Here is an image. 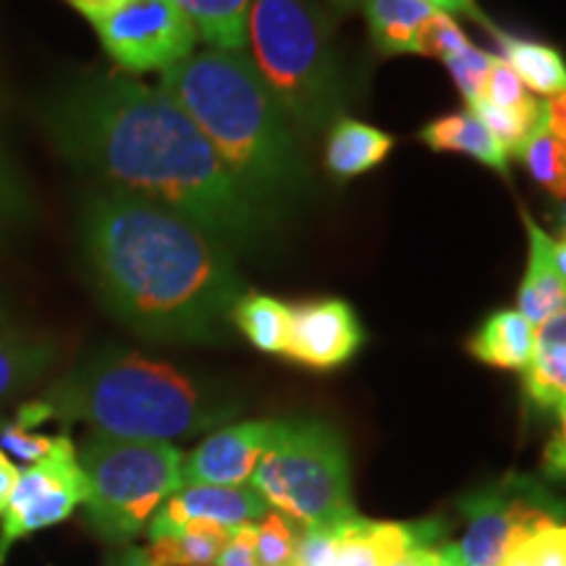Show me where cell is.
Listing matches in <instances>:
<instances>
[{
	"label": "cell",
	"instance_id": "cell-1",
	"mask_svg": "<svg viewBox=\"0 0 566 566\" xmlns=\"http://www.w3.org/2000/svg\"><path fill=\"white\" fill-rule=\"evenodd\" d=\"M45 124L71 166L181 212L229 250H252L279 223L174 97L137 76H82L51 105Z\"/></svg>",
	"mask_w": 566,
	"mask_h": 566
},
{
	"label": "cell",
	"instance_id": "cell-2",
	"mask_svg": "<svg viewBox=\"0 0 566 566\" xmlns=\"http://www.w3.org/2000/svg\"><path fill=\"white\" fill-rule=\"evenodd\" d=\"M80 231L97 294L134 334L176 344L223 338L244 279L221 239L122 189L92 195Z\"/></svg>",
	"mask_w": 566,
	"mask_h": 566
},
{
	"label": "cell",
	"instance_id": "cell-3",
	"mask_svg": "<svg viewBox=\"0 0 566 566\" xmlns=\"http://www.w3.org/2000/svg\"><path fill=\"white\" fill-rule=\"evenodd\" d=\"M233 179L279 218L310 189L300 137L244 51L192 53L160 74Z\"/></svg>",
	"mask_w": 566,
	"mask_h": 566
},
{
	"label": "cell",
	"instance_id": "cell-4",
	"mask_svg": "<svg viewBox=\"0 0 566 566\" xmlns=\"http://www.w3.org/2000/svg\"><path fill=\"white\" fill-rule=\"evenodd\" d=\"M55 420L84 422L92 433L166 441L205 433L233 415V401L192 375L139 352L90 357L48 388Z\"/></svg>",
	"mask_w": 566,
	"mask_h": 566
},
{
	"label": "cell",
	"instance_id": "cell-5",
	"mask_svg": "<svg viewBox=\"0 0 566 566\" xmlns=\"http://www.w3.org/2000/svg\"><path fill=\"white\" fill-rule=\"evenodd\" d=\"M247 42L296 137H315L342 118L346 92L334 32L313 0H252Z\"/></svg>",
	"mask_w": 566,
	"mask_h": 566
},
{
	"label": "cell",
	"instance_id": "cell-6",
	"mask_svg": "<svg viewBox=\"0 0 566 566\" xmlns=\"http://www.w3.org/2000/svg\"><path fill=\"white\" fill-rule=\"evenodd\" d=\"M250 485L300 527H334L357 516L344 438L323 420H283Z\"/></svg>",
	"mask_w": 566,
	"mask_h": 566
},
{
	"label": "cell",
	"instance_id": "cell-7",
	"mask_svg": "<svg viewBox=\"0 0 566 566\" xmlns=\"http://www.w3.org/2000/svg\"><path fill=\"white\" fill-rule=\"evenodd\" d=\"M87 522L103 541L129 543L181 488L184 454L166 441L92 433L80 451Z\"/></svg>",
	"mask_w": 566,
	"mask_h": 566
},
{
	"label": "cell",
	"instance_id": "cell-8",
	"mask_svg": "<svg viewBox=\"0 0 566 566\" xmlns=\"http://www.w3.org/2000/svg\"><path fill=\"white\" fill-rule=\"evenodd\" d=\"M459 509L467 520L457 546L464 566H501L522 537L566 520L564 501L546 483L520 472H509L464 495Z\"/></svg>",
	"mask_w": 566,
	"mask_h": 566
},
{
	"label": "cell",
	"instance_id": "cell-9",
	"mask_svg": "<svg viewBox=\"0 0 566 566\" xmlns=\"http://www.w3.org/2000/svg\"><path fill=\"white\" fill-rule=\"evenodd\" d=\"M103 51L124 74L166 71L195 53L192 19L176 0H124L111 13L92 21Z\"/></svg>",
	"mask_w": 566,
	"mask_h": 566
},
{
	"label": "cell",
	"instance_id": "cell-10",
	"mask_svg": "<svg viewBox=\"0 0 566 566\" xmlns=\"http://www.w3.org/2000/svg\"><path fill=\"white\" fill-rule=\"evenodd\" d=\"M87 501V478L69 436H55L45 457L21 472L0 527V566L21 537L53 527Z\"/></svg>",
	"mask_w": 566,
	"mask_h": 566
},
{
	"label": "cell",
	"instance_id": "cell-11",
	"mask_svg": "<svg viewBox=\"0 0 566 566\" xmlns=\"http://www.w3.org/2000/svg\"><path fill=\"white\" fill-rule=\"evenodd\" d=\"M365 344V328L349 302L313 300L292 307L283 357L313 370H334L349 363Z\"/></svg>",
	"mask_w": 566,
	"mask_h": 566
},
{
	"label": "cell",
	"instance_id": "cell-12",
	"mask_svg": "<svg viewBox=\"0 0 566 566\" xmlns=\"http://www.w3.org/2000/svg\"><path fill=\"white\" fill-rule=\"evenodd\" d=\"M283 420H250L216 430L181 464V485H247Z\"/></svg>",
	"mask_w": 566,
	"mask_h": 566
},
{
	"label": "cell",
	"instance_id": "cell-13",
	"mask_svg": "<svg viewBox=\"0 0 566 566\" xmlns=\"http://www.w3.org/2000/svg\"><path fill=\"white\" fill-rule=\"evenodd\" d=\"M271 512L265 499L247 485H181L171 499L153 514L147 535L150 541L179 533L192 522H205L226 530L258 525Z\"/></svg>",
	"mask_w": 566,
	"mask_h": 566
},
{
	"label": "cell",
	"instance_id": "cell-14",
	"mask_svg": "<svg viewBox=\"0 0 566 566\" xmlns=\"http://www.w3.org/2000/svg\"><path fill=\"white\" fill-rule=\"evenodd\" d=\"M441 541L436 522H373L363 516H352L346 522L338 548L336 566H388L407 551L417 546H436Z\"/></svg>",
	"mask_w": 566,
	"mask_h": 566
},
{
	"label": "cell",
	"instance_id": "cell-15",
	"mask_svg": "<svg viewBox=\"0 0 566 566\" xmlns=\"http://www.w3.org/2000/svg\"><path fill=\"white\" fill-rule=\"evenodd\" d=\"M522 221L530 239L527 271L522 275L520 292H516V310L527 317L535 328L566 310V283L558 275L554 258H551V233H546L522 210Z\"/></svg>",
	"mask_w": 566,
	"mask_h": 566
},
{
	"label": "cell",
	"instance_id": "cell-16",
	"mask_svg": "<svg viewBox=\"0 0 566 566\" xmlns=\"http://www.w3.org/2000/svg\"><path fill=\"white\" fill-rule=\"evenodd\" d=\"M522 391L541 412L566 407V310L537 328L535 354L522 370Z\"/></svg>",
	"mask_w": 566,
	"mask_h": 566
},
{
	"label": "cell",
	"instance_id": "cell-17",
	"mask_svg": "<svg viewBox=\"0 0 566 566\" xmlns=\"http://www.w3.org/2000/svg\"><path fill=\"white\" fill-rule=\"evenodd\" d=\"M396 145V137L357 118L342 116L331 124L325 137V168L338 181L357 179L380 166Z\"/></svg>",
	"mask_w": 566,
	"mask_h": 566
},
{
	"label": "cell",
	"instance_id": "cell-18",
	"mask_svg": "<svg viewBox=\"0 0 566 566\" xmlns=\"http://www.w3.org/2000/svg\"><path fill=\"white\" fill-rule=\"evenodd\" d=\"M420 142L436 153H459L475 158L480 166L509 176V155L499 139L485 129V124L470 108L446 113L420 129Z\"/></svg>",
	"mask_w": 566,
	"mask_h": 566
},
{
	"label": "cell",
	"instance_id": "cell-19",
	"mask_svg": "<svg viewBox=\"0 0 566 566\" xmlns=\"http://www.w3.org/2000/svg\"><path fill=\"white\" fill-rule=\"evenodd\" d=\"M535 342L537 328L520 310H495L480 323L467 349L480 363L522 373L533 359Z\"/></svg>",
	"mask_w": 566,
	"mask_h": 566
},
{
	"label": "cell",
	"instance_id": "cell-20",
	"mask_svg": "<svg viewBox=\"0 0 566 566\" xmlns=\"http://www.w3.org/2000/svg\"><path fill=\"white\" fill-rule=\"evenodd\" d=\"M357 9L380 55H417L420 30L436 11L424 0H359Z\"/></svg>",
	"mask_w": 566,
	"mask_h": 566
},
{
	"label": "cell",
	"instance_id": "cell-21",
	"mask_svg": "<svg viewBox=\"0 0 566 566\" xmlns=\"http://www.w3.org/2000/svg\"><path fill=\"white\" fill-rule=\"evenodd\" d=\"M493 40L499 45V59L509 63L527 92L543 97L566 92V59L558 48L501 30L493 32Z\"/></svg>",
	"mask_w": 566,
	"mask_h": 566
},
{
	"label": "cell",
	"instance_id": "cell-22",
	"mask_svg": "<svg viewBox=\"0 0 566 566\" xmlns=\"http://www.w3.org/2000/svg\"><path fill=\"white\" fill-rule=\"evenodd\" d=\"M55 359L51 338L0 325V405L30 388Z\"/></svg>",
	"mask_w": 566,
	"mask_h": 566
},
{
	"label": "cell",
	"instance_id": "cell-23",
	"mask_svg": "<svg viewBox=\"0 0 566 566\" xmlns=\"http://www.w3.org/2000/svg\"><path fill=\"white\" fill-rule=\"evenodd\" d=\"M292 304L268 294H242L231 310V325L265 354H283L289 336Z\"/></svg>",
	"mask_w": 566,
	"mask_h": 566
},
{
	"label": "cell",
	"instance_id": "cell-24",
	"mask_svg": "<svg viewBox=\"0 0 566 566\" xmlns=\"http://www.w3.org/2000/svg\"><path fill=\"white\" fill-rule=\"evenodd\" d=\"M200 40L216 51H244L252 0H176Z\"/></svg>",
	"mask_w": 566,
	"mask_h": 566
},
{
	"label": "cell",
	"instance_id": "cell-25",
	"mask_svg": "<svg viewBox=\"0 0 566 566\" xmlns=\"http://www.w3.org/2000/svg\"><path fill=\"white\" fill-rule=\"evenodd\" d=\"M233 530L192 522L179 533L150 541L145 551L160 566H218Z\"/></svg>",
	"mask_w": 566,
	"mask_h": 566
},
{
	"label": "cell",
	"instance_id": "cell-26",
	"mask_svg": "<svg viewBox=\"0 0 566 566\" xmlns=\"http://www.w3.org/2000/svg\"><path fill=\"white\" fill-rule=\"evenodd\" d=\"M48 420H53V409L45 399L24 401L11 420L0 422V449L27 464L40 462L55 441V436L40 433Z\"/></svg>",
	"mask_w": 566,
	"mask_h": 566
},
{
	"label": "cell",
	"instance_id": "cell-27",
	"mask_svg": "<svg viewBox=\"0 0 566 566\" xmlns=\"http://www.w3.org/2000/svg\"><path fill=\"white\" fill-rule=\"evenodd\" d=\"M516 160L556 200L566 195V147L558 142L556 134H551L546 122L530 134L522 150L516 153Z\"/></svg>",
	"mask_w": 566,
	"mask_h": 566
},
{
	"label": "cell",
	"instance_id": "cell-28",
	"mask_svg": "<svg viewBox=\"0 0 566 566\" xmlns=\"http://www.w3.org/2000/svg\"><path fill=\"white\" fill-rule=\"evenodd\" d=\"M302 530L286 514L271 509L254 525V562L258 566H294Z\"/></svg>",
	"mask_w": 566,
	"mask_h": 566
},
{
	"label": "cell",
	"instance_id": "cell-29",
	"mask_svg": "<svg viewBox=\"0 0 566 566\" xmlns=\"http://www.w3.org/2000/svg\"><path fill=\"white\" fill-rule=\"evenodd\" d=\"M501 566H566V522L522 537Z\"/></svg>",
	"mask_w": 566,
	"mask_h": 566
},
{
	"label": "cell",
	"instance_id": "cell-30",
	"mask_svg": "<svg viewBox=\"0 0 566 566\" xmlns=\"http://www.w3.org/2000/svg\"><path fill=\"white\" fill-rule=\"evenodd\" d=\"M470 45L472 40L467 38L454 17L433 11V17L424 21V27L420 30L417 55H428V59H438L443 63L446 59H451V55L467 51Z\"/></svg>",
	"mask_w": 566,
	"mask_h": 566
},
{
	"label": "cell",
	"instance_id": "cell-31",
	"mask_svg": "<svg viewBox=\"0 0 566 566\" xmlns=\"http://www.w3.org/2000/svg\"><path fill=\"white\" fill-rule=\"evenodd\" d=\"M480 97H485V101L509 111H533L541 105V101H535V97L530 95L525 84L520 82V76H516L514 71L509 69V63L504 59H499V55H495L491 63V71H488Z\"/></svg>",
	"mask_w": 566,
	"mask_h": 566
},
{
	"label": "cell",
	"instance_id": "cell-32",
	"mask_svg": "<svg viewBox=\"0 0 566 566\" xmlns=\"http://www.w3.org/2000/svg\"><path fill=\"white\" fill-rule=\"evenodd\" d=\"M493 59H495L493 53L480 51L478 45H470L467 51L451 55V59L443 61V66L449 69L451 80H454L457 90L462 92L467 105L475 103L480 97V92H483L485 76H488V71H491Z\"/></svg>",
	"mask_w": 566,
	"mask_h": 566
},
{
	"label": "cell",
	"instance_id": "cell-33",
	"mask_svg": "<svg viewBox=\"0 0 566 566\" xmlns=\"http://www.w3.org/2000/svg\"><path fill=\"white\" fill-rule=\"evenodd\" d=\"M346 522H342V525H334V527L302 530L300 543H296L294 566H336Z\"/></svg>",
	"mask_w": 566,
	"mask_h": 566
},
{
	"label": "cell",
	"instance_id": "cell-34",
	"mask_svg": "<svg viewBox=\"0 0 566 566\" xmlns=\"http://www.w3.org/2000/svg\"><path fill=\"white\" fill-rule=\"evenodd\" d=\"M27 212V197L24 189L6 163L3 153H0V233H6L11 226H17Z\"/></svg>",
	"mask_w": 566,
	"mask_h": 566
},
{
	"label": "cell",
	"instance_id": "cell-35",
	"mask_svg": "<svg viewBox=\"0 0 566 566\" xmlns=\"http://www.w3.org/2000/svg\"><path fill=\"white\" fill-rule=\"evenodd\" d=\"M558 433L551 438L543 451V475L566 483V407L558 409Z\"/></svg>",
	"mask_w": 566,
	"mask_h": 566
},
{
	"label": "cell",
	"instance_id": "cell-36",
	"mask_svg": "<svg viewBox=\"0 0 566 566\" xmlns=\"http://www.w3.org/2000/svg\"><path fill=\"white\" fill-rule=\"evenodd\" d=\"M218 566H258L254 562V525L233 530Z\"/></svg>",
	"mask_w": 566,
	"mask_h": 566
},
{
	"label": "cell",
	"instance_id": "cell-37",
	"mask_svg": "<svg viewBox=\"0 0 566 566\" xmlns=\"http://www.w3.org/2000/svg\"><path fill=\"white\" fill-rule=\"evenodd\" d=\"M424 3L430 6V9L441 11V13H449V17H459V19H470L475 21V24L485 27L488 32H495L493 21L485 17L483 9L478 6V0H424Z\"/></svg>",
	"mask_w": 566,
	"mask_h": 566
},
{
	"label": "cell",
	"instance_id": "cell-38",
	"mask_svg": "<svg viewBox=\"0 0 566 566\" xmlns=\"http://www.w3.org/2000/svg\"><path fill=\"white\" fill-rule=\"evenodd\" d=\"M19 475H21L19 467L11 462L9 454H6L3 449H0V514H3L6 506H9L11 493H13V488H17Z\"/></svg>",
	"mask_w": 566,
	"mask_h": 566
},
{
	"label": "cell",
	"instance_id": "cell-39",
	"mask_svg": "<svg viewBox=\"0 0 566 566\" xmlns=\"http://www.w3.org/2000/svg\"><path fill=\"white\" fill-rule=\"evenodd\" d=\"M69 6H74L76 11L82 13V17H87L90 21L105 17V13H111L116 6H122L124 0H66Z\"/></svg>",
	"mask_w": 566,
	"mask_h": 566
},
{
	"label": "cell",
	"instance_id": "cell-40",
	"mask_svg": "<svg viewBox=\"0 0 566 566\" xmlns=\"http://www.w3.org/2000/svg\"><path fill=\"white\" fill-rule=\"evenodd\" d=\"M111 566H160V564H155L145 548H129L124 551V554L118 556Z\"/></svg>",
	"mask_w": 566,
	"mask_h": 566
},
{
	"label": "cell",
	"instance_id": "cell-41",
	"mask_svg": "<svg viewBox=\"0 0 566 566\" xmlns=\"http://www.w3.org/2000/svg\"><path fill=\"white\" fill-rule=\"evenodd\" d=\"M551 258H554L556 271L566 283V237H564V233L558 239L551 237Z\"/></svg>",
	"mask_w": 566,
	"mask_h": 566
},
{
	"label": "cell",
	"instance_id": "cell-42",
	"mask_svg": "<svg viewBox=\"0 0 566 566\" xmlns=\"http://www.w3.org/2000/svg\"><path fill=\"white\" fill-rule=\"evenodd\" d=\"M436 566H464L462 558H459L457 546H451V543H446V546L441 548V558H438Z\"/></svg>",
	"mask_w": 566,
	"mask_h": 566
},
{
	"label": "cell",
	"instance_id": "cell-43",
	"mask_svg": "<svg viewBox=\"0 0 566 566\" xmlns=\"http://www.w3.org/2000/svg\"><path fill=\"white\" fill-rule=\"evenodd\" d=\"M338 13H352L359 6V0H331Z\"/></svg>",
	"mask_w": 566,
	"mask_h": 566
},
{
	"label": "cell",
	"instance_id": "cell-44",
	"mask_svg": "<svg viewBox=\"0 0 566 566\" xmlns=\"http://www.w3.org/2000/svg\"><path fill=\"white\" fill-rule=\"evenodd\" d=\"M556 218H558V226H562V231H564V237H566V195L558 197Z\"/></svg>",
	"mask_w": 566,
	"mask_h": 566
}]
</instances>
